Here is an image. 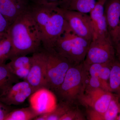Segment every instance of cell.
<instances>
[{
	"label": "cell",
	"mask_w": 120,
	"mask_h": 120,
	"mask_svg": "<svg viewBox=\"0 0 120 120\" xmlns=\"http://www.w3.org/2000/svg\"><path fill=\"white\" fill-rule=\"evenodd\" d=\"M1 34H2V33H0V36L1 35Z\"/></svg>",
	"instance_id": "30"
},
{
	"label": "cell",
	"mask_w": 120,
	"mask_h": 120,
	"mask_svg": "<svg viewBox=\"0 0 120 120\" xmlns=\"http://www.w3.org/2000/svg\"><path fill=\"white\" fill-rule=\"evenodd\" d=\"M75 105L64 102H59L51 112L37 116L34 120H60V118Z\"/></svg>",
	"instance_id": "18"
},
{
	"label": "cell",
	"mask_w": 120,
	"mask_h": 120,
	"mask_svg": "<svg viewBox=\"0 0 120 120\" xmlns=\"http://www.w3.org/2000/svg\"><path fill=\"white\" fill-rule=\"evenodd\" d=\"M109 85L110 91L120 98V62L116 59L112 64Z\"/></svg>",
	"instance_id": "19"
},
{
	"label": "cell",
	"mask_w": 120,
	"mask_h": 120,
	"mask_svg": "<svg viewBox=\"0 0 120 120\" xmlns=\"http://www.w3.org/2000/svg\"><path fill=\"white\" fill-rule=\"evenodd\" d=\"M91 42L76 34L68 24L53 49L72 65H77L84 61Z\"/></svg>",
	"instance_id": "4"
},
{
	"label": "cell",
	"mask_w": 120,
	"mask_h": 120,
	"mask_svg": "<svg viewBox=\"0 0 120 120\" xmlns=\"http://www.w3.org/2000/svg\"><path fill=\"white\" fill-rule=\"evenodd\" d=\"M116 50L110 35L101 36L92 39L83 63L87 65L112 63L116 60Z\"/></svg>",
	"instance_id": "5"
},
{
	"label": "cell",
	"mask_w": 120,
	"mask_h": 120,
	"mask_svg": "<svg viewBox=\"0 0 120 120\" xmlns=\"http://www.w3.org/2000/svg\"><path fill=\"white\" fill-rule=\"evenodd\" d=\"M26 0H0V13L10 25L28 8Z\"/></svg>",
	"instance_id": "14"
},
{
	"label": "cell",
	"mask_w": 120,
	"mask_h": 120,
	"mask_svg": "<svg viewBox=\"0 0 120 120\" xmlns=\"http://www.w3.org/2000/svg\"><path fill=\"white\" fill-rule=\"evenodd\" d=\"M13 109L11 106L5 105L0 101V120H4L7 115Z\"/></svg>",
	"instance_id": "25"
},
{
	"label": "cell",
	"mask_w": 120,
	"mask_h": 120,
	"mask_svg": "<svg viewBox=\"0 0 120 120\" xmlns=\"http://www.w3.org/2000/svg\"><path fill=\"white\" fill-rule=\"evenodd\" d=\"M114 94L100 88L85 90L79 102L84 106L100 114L101 116L107 110Z\"/></svg>",
	"instance_id": "8"
},
{
	"label": "cell",
	"mask_w": 120,
	"mask_h": 120,
	"mask_svg": "<svg viewBox=\"0 0 120 120\" xmlns=\"http://www.w3.org/2000/svg\"></svg>",
	"instance_id": "32"
},
{
	"label": "cell",
	"mask_w": 120,
	"mask_h": 120,
	"mask_svg": "<svg viewBox=\"0 0 120 120\" xmlns=\"http://www.w3.org/2000/svg\"><path fill=\"white\" fill-rule=\"evenodd\" d=\"M104 12L107 30L115 48L120 43V0H106Z\"/></svg>",
	"instance_id": "10"
},
{
	"label": "cell",
	"mask_w": 120,
	"mask_h": 120,
	"mask_svg": "<svg viewBox=\"0 0 120 120\" xmlns=\"http://www.w3.org/2000/svg\"><path fill=\"white\" fill-rule=\"evenodd\" d=\"M2 34H1L0 37L1 36ZM6 61L7 60L5 58L3 54L0 45V64H5V62H6Z\"/></svg>",
	"instance_id": "27"
},
{
	"label": "cell",
	"mask_w": 120,
	"mask_h": 120,
	"mask_svg": "<svg viewBox=\"0 0 120 120\" xmlns=\"http://www.w3.org/2000/svg\"><path fill=\"white\" fill-rule=\"evenodd\" d=\"M96 2V0H68L60 8L88 14L94 8Z\"/></svg>",
	"instance_id": "17"
},
{
	"label": "cell",
	"mask_w": 120,
	"mask_h": 120,
	"mask_svg": "<svg viewBox=\"0 0 120 120\" xmlns=\"http://www.w3.org/2000/svg\"><path fill=\"white\" fill-rule=\"evenodd\" d=\"M7 67L12 73L19 79L26 80L31 65V56H22L11 59Z\"/></svg>",
	"instance_id": "15"
},
{
	"label": "cell",
	"mask_w": 120,
	"mask_h": 120,
	"mask_svg": "<svg viewBox=\"0 0 120 120\" xmlns=\"http://www.w3.org/2000/svg\"><path fill=\"white\" fill-rule=\"evenodd\" d=\"M33 93L30 84L26 80H23L13 84L0 97V101L8 105H17L24 102Z\"/></svg>",
	"instance_id": "12"
},
{
	"label": "cell",
	"mask_w": 120,
	"mask_h": 120,
	"mask_svg": "<svg viewBox=\"0 0 120 120\" xmlns=\"http://www.w3.org/2000/svg\"><path fill=\"white\" fill-rule=\"evenodd\" d=\"M30 98V106L38 115L51 112L56 105L55 95L47 88L38 90Z\"/></svg>",
	"instance_id": "11"
},
{
	"label": "cell",
	"mask_w": 120,
	"mask_h": 120,
	"mask_svg": "<svg viewBox=\"0 0 120 120\" xmlns=\"http://www.w3.org/2000/svg\"><path fill=\"white\" fill-rule=\"evenodd\" d=\"M106 1L98 0L94 8L90 13L93 30L92 39L104 35H109L104 12Z\"/></svg>",
	"instance_id": "13"
},
{
	"label": "cell",
	"mask_w": 120,
	"mask_h": 120,
	"mask_svg": "<svg viewBox=\"0 0 120 120\" xmlns=\"http://www.w3.org/2000/svg\"><path fill=\"white\" fill-rule=\"evenodd\" d=\"M62 9L65 20L71 30L78 36L91 41L93 38V30L90 15Z\"/></svg>",
	"instance_id": "9"
},
{
	"label": "cell",
	"mask_w": 120,
	"mask_h": 120,
	"mask_svg": "<svg viewBox=\"0 0 120 120\" xmlns=\"http://www.w3.org/2000/svg\"><path fill=\"white\" fill-rule=\"evenodd\" d=\"M120 43H119V44H120ZM119 44H118V45H119Z\"/></svg>",
	"instance_id": "31"
},
{
	"label": "cell",
	"mask_w": 120,
	"mask_h": 120,
	"mask_svg": "<svg viewBox=\"0 0 120 120\" xmlns=\"http://www.w3.org/2000/svg\"><path fill=\"white\" fill-rule=\"evenodd\" d=\"M83 62L70 67L62 83L53 92L59 102L75 105L83 94L87 72Z\"/></svg>",
	"instance_id": "3"
},
{
	"label": "cell",
	"mask_w": 120,
	"mask_h": 120,
	"mask_svg": "<svg viewBox=\"0 0 120 120\" xmlns=\"http://www.w3.org/2000/svg\"><path fill=\"white\" fill-rule=\"evenodd\" d=\"M116 120H120V110L119 114H118V117H117V118Z\"/></svg>",
	"instance_id": "29"
},
{
	"label": "cell",
	"mask_w": 120,
	"mask_h": 120,
	"mask_svg": "<svg viewBox=\"0 0 120 120\" xmlns=\"http://www.w3.org/2000/svg\"><path fill=\"white\" fill-rule=\"evenodd\" d=\"M10 26L8 20L0 13V33L7 32Z\"/></svg>",
	"instance_id": "26"
},
{
	"label": "cell",
	"mask_w": 120,
	"mask_h": 120,
	"mask_svg": "<svg viewBox=\"0 0 120 120\" xmlns=\"http://www.w3.org/2000/svg\"><path fill=\"white\" fill-rule=\"evenodd\" d=\"M113 62L104 64L99 76L102 84L103 90L106 91H110L109 81L111 67Z\"/></svg>",
	"instance_id": "22"
},
{
	"label": "cell",
	"mask_w": 120,
	"mask_h": 120,
	"mask_svg": "<svg viewBox=\"0 0 120 120\" xmlns=\"http://www.w3.org/2000/svg\"><path fill=\"white\" fill-rule=\"evenodd\" d=\"M86 120L82 112L76 107H72L60 118V120Z\"/></svg>",
	"instance_id": "23"
},
{
	"label": "cell",
	"mask_w": 120,
	"mask_h": 120,
	"mask_svg": "<svg viewBox=\"0 0 120 120\" xmlns=\"http://www.w3.org/2000/svg\"><path fill=\"white\" fill-rule=\"evenodd\" d=\"M32 3L41 4H52L60 7L68 0H31Z\"/></svg>",
	"instance_id": "24"
},
{
	"label": "cell",
	"mask_w": 120,
	"mask_h": 120,
	"mask_svg": "<svg viewBox=\"0 0 120 120\" xmlns=\"http://www.w3.org/2000/svg\"><path fill=\"white\" fill-rule=\"evenodd\" d=\"M28 9L41 31L44 49H53L56 41L68 25L62 9L52 4L32 3Z\"/></svg>",
	"instance_id": "2"
},
{
	"label": "cell",
	"mask_w": 120,
	"mask_h": 120,
	"mask_svg": "<svg viewBox=\"0 0 120 120\" xmlns=\"http://www.w3.org/2000/svg\"><path fill=\"white\" fill-rule=\"evenodd\" d=\"M19 79L14 75L5 64H0V97L4 94Z\"/></svg>",
	"instance_id": "16"
},
{
	"label": "cell",
	"mask_w": 120,
	"mask_h": 120,
	"mask_svg": "<svg viewBox=\"0 0 120 120\" xmlns=\"http://www.w3.org/2000/svg\"><path fill=\"white\" fill-rule=\"evenodd\" d=\"M116 55L118 58V60L120 62V43L115 47Z\"/></svg>",
	"instance_id": "28"
},
{
	"label": "cell",
	"mask_w": 120,
	"mask_h": 120,
	"mask_svg": "<svg viewBox=\"0 0 120 120\" xmlns=\"http://www.w3.org/2000/svg\"><path fill=\"white\" fill-rule=\"evenodd\" d=\"M47 60L45 49L33 53L30 72L26 80L34 92L43 88L48 89L47 79Z\"/></svg>",
	"instance_id": "7"
},
{
	"label": "cell",
	"mask_w": 120,
	"mask_h": 120,
	"mask_svg": "<svg viewBox=\"0 0 120 120\" xmlns=\"http://www.w3.org/2000/svg\"><path fill=\"white\" fill-rule=\"evenodd\" d=\"M120 110V98L114 94L107 110L101 116L100 120H116Z\"/></svg>",
	"instance_id": "21"
},
{
	"label": "cell",
	"mask_w": 120,
	"mask_h": 120,
	"mask_svg": "<svg viewBox=\"0 0 120 120\" xmlns=\"http://www.w3.org/2000/svg\"><path fill=\"white\" fill-rule=\"evenodd\" d=\"M7 32L12 45L9 60L34 53L40 50L42 44L41 31L28 7L11 24Z\"/></svg>",
	"instance_id": "1"
},
{
	"label": "cell",
	"mask_w": 120,
	"mask_h": 120,
	"mask_svg": "<svg viewBox=\"0 0 120 120\" xmlns=\"http://www.w3.org/2000/svg\"><path fill=\"white\" fill-rule=\"evenodd\" d=\"M45 50L47 57L48 89L53 92L62 83L68 69L73 65L53 49Z\"/></svg>",
	"instance_id": "6"
},
{
	"label": "cell",
	"mask_w": 120,
	"mask_h": 120,
	"mask_svg": "<svg viewBox=\"0 0 120 120\" xmlns=\"http://www.w3.org/2000/svg\"><path fill=\"white\" fill-rule=\"evenodd\" d=\"M38 114L30 106L13 109L7 115L4 120H34Z\"/></svg>",
	"instance_id": "20"
}]
</instances>
